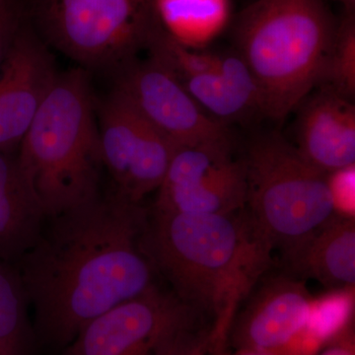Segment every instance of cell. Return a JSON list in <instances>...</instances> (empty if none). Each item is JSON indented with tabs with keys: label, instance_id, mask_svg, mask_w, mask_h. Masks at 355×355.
<instances>
[{
	"label": "cell",
	"instance_id": "obj_1",
	"mask_svg": "<svg viewBox=\"0 0 355 355\" xmlns=\"http://www.w3.org/2000/svg\"><path fill=\"white\" fill-rule=\"evenodd\" d=\"M46 220L14 266L37 336L64 349L89 322L156 286L157 270L147 252L141 203L111 190Z\"/></svg>",
	"mask_w": 355,
	"mask_h": 355
},
{
	"label": "cell",
	"instance_id": "obj_2",
	"mask_svg": "<svg viewBox=\"0 0 355 355\" xmlns=\"http://www.w3.org/2000/svg\"><path fill=\"white\" fill-rule=\"evenodd\" d=\"M146 248L172 292L211 326L212 354H222L238 312L272 265V242L246 209L153 212Z\"/></svg>",
	"mask_w": 355,
	"mask_h": 355
},
{
	"label": "cell",
	"instance_id": "obj_3",
	"mask_svg": "<svg viewBox=\"0 0 355 355\" xmlns=\"http://www.w3.org/2000/svg\"><path fill=\"white\" fill-rule=\"evenodd\" d=\"M16 162L46 219L100 195L104 167L95 100L85 70L58 73L21 141Z\"/></svg>",
	"mask_w": 355,
	"mask_h": 355
},
{
	"label": "cell",
	"instance_id": "obj_4",
	"mask_svg": "<svg viewBox=\"0 0 355 355\" xmlns=\"http://www.w3.org/2000/svg\"><path fill=\"white\" fill-rule=\"evenodd\" d=\"M336 24L324 0H257L238 15L236 53L259 84L263 114L284 120L317 88Z\"/></svg>",
	"mask_w": 355,
	"mask_h": 355
},
{
	"label": "cell",
	"instance_id": "obj_5",
	"mask_svg": "<svg viewBox=\"0 0 355 355\" xmlns=\"http://www.w3.org/2000/svg\"><path fill=\"white\" fill-rule=\"evenodd\" d=\"M243 160L246 209L282 254L338 216L327 174L311 165L279 133L256 137Z\"/></svg>",
	"mask_w": 355,
	"mask_h": 355
},
{
	"label": "cell",
	"instance_id": "obj_6",
	"mask_svg": "<svg viewBox=\"0 0 355 355\" xmlns=\"http://www.w3.org/2000/svg\"><path fill=\"white\" fill-rule=\"evenodd\" d=\"M155 0H28L46 44L87 69H118L146 49L158 24Z\"/></svg>",
	"mask_w": 355,
	"mask_h": 355
},
{
	"label": "cell",
	"instance_id": "obj_7",
	"mask_svg": "<svg viewBox=\"0 0 355 355\" xmlns=\"http://www.w3.org/2000/svg\"><path fill=\"white\" fill-rule=\"evenodd\" d=\"M103 167L112 191L141 203L157 191L177 147L116 89L96 106Z\"/></svg>",
	"mask_w": 355,
	"mask_h": 355
},
{
	"label": "cell",
	"instance_id": "obj_8",
	"mask_svg": "<svg viewBox=\"0 0 355 355\" xmlns=\"http://www.w3.org/2000/svg\"><path fill=\"white\" fill-rule=\"evenodd\" d=\"M116 70L114 88L175 146L233 148L227 125L205 113L157 60L135 58Z\"/></svg>",
	"mask_w": 355,
	"mask_h": 355
},
{
	"label": "cell",
	"instance_id": "obj_9",
	"mask_svg": "<svg viewBox=\"0 0 355 355\" xmlns=\"http://www.w3.org/2000/svg\"><path fill=\"white\" fill-rule=\"evenodd\" d=\"M246 169L232 149L177 147L157 190L153 212L228 214L246 209Z\"/></svg>",
	"mask_w": 355,
	"mask_h": 355
},
{
	"label": "cell",
	"instance_id": "obj_10",
	"mask_svg": "<svg viewBox=\"0 0 355 355\" xmlns=\"http://www.w3.org/2000/svg\"><path fill=\"white\" fill-rule=\"evenodd\" d=\"M198 316L174 292L154 286L89 322L60 355H153L170 334Z\"/></svg>",
	"mask_w": 355,
	"mask_h": 355
},
{
	"label": "cell",
	"instance_id": "obj_11",
	"mask_svg": "<svg viewBox=\"0 0 355 355\" xmlns=\"http://www.w3.org/2000/svg\"><path fill=\"white\" fill-rule=\"evenodd\" d=\"M57 76L46 43L27 17L0 69V150L20 146Z\"/></svg>",
	"mask_w": 355,
	"mask_h": 355
},
{
	"label": "cell",
	"instance_id": "obj_12",
	"mask_svg": "<svg viewBox=\"0 0 355 355\" xmlns=\"http://www.w3.org/2000/svg\"><path fill=\"white\" fill-rule=\"evenodd\" d=\"M313 299L305 284L293 277L266 280L245 301L229 338L238 349L277 355L307 324Z\"/></svg>",
	"mask_w": 355,
	"mask_h": 355
},
{
	"label": "cell",
	"instance_id": "obj_13",
	"mask_svg": "<svg viewBox=\"0 0 355 355\" xmlns=\"http://www.w3.org/2000/svg\"><path fill=\"white\" fill-rule=\"evenodd\" d=\"M299 105V153L318 170L330 174L355 165L354 101L317 87Z\"/></svg>",
	"mask_w": 355,
	"mask_h": 355
},
{
	"label": "cell",
	"instance_id": "obj_14",
	"mask_svg": "<svg viewBox=\"0 0 355 355\" xmlns=\"http://www.w3.org/2000/svg\"><path fill=\"white\" fill-rule=\"evenodd\" d=\"M284 258L292 272L331 291L354 287V217H333Z\"/></svg>",
	"mask_w": 355,
	"mask_h": 355
},
{
	"label": "cell",
	"instance_id": "obj_15",
	"mask_svg": "<svg viewBox=\"0 0 355 355\" xmlns=\"http://www.w3.org/2000/svg\"><path fill=\"white\" fill-rule=\"evenodd\" d=\"M46 220L26 188L16 157L0 150V261L15 266L37 241Z\"/></svg>",
	"mask_w": 355,
	"mask_h": 355
},
{
	"label": "cell",
	"instance_id": "obj_16",
	"mask_svg": "<svg viewBox=\"0 0 355 355\" xmlns=\"http://www.w3.org/2000/svg\"><path fill=\"white\" fill-rule=\"evenodd\" d=\"M154 7L161 27L188 46L202 33L211 34L221 27L227 17L228 0H155Z\"/></svg>",
	"mask_w": 355,
	"mask_h": 355
},
{
	"label": "cell",
	"instance_id": "obj_17",
	"mask_svg": "<svg viewBox=\"0 0 355 355\" xmlns=\"http://www.w3.org/2000/svg\"><path fill=\"white\" fill-rule=\"evenodd\" d=\"M28 308L19 273L0 261V355H28L34 331Z\"/></svg>",
	"mask_w": 355,
	"mask_h": 355
},
{
	"label": "cell",
	"instance_id": "obj_18",
	"mask_svg": "<svg viewBox=\"0 0 355 355\" xmlns=\"http://www.w3.org/2000/svg\"><path fill=\"white\" fill-rule=\"evenodd\" d=\"M354 311V287L331 289L330 293L313 299L309 319L301 331V336L315 349L321 352L352 327Z\"/></svg>",
	"mask_w": 355,
	"mask_h": 355
},
{
	"label": "cell",
	"instance_id": "obj_19",
	"mask_svg": "<svg viewBox=\"0 0 355 355\" xmlns=\"http://www.w3.org/2000/svg\"><path fill=\"white\" fill-rule=\"evenodd\" d=\"M317 87L330 89L354 101L355 12L343 11L338 20L335 37Z\"/></svg>",
	"mask_w": 355,
	"mask_h": 355
},
{
	"label": "cell",
	"instance_id": "obj_20",
	"mask_svg": "<svg viewBox=\"0 0 355 355\" xmlns=\"http://www.w3.org/2000/svg\"><path fill=\"white\" fill-rule=\"evenodd\" d=\"M178 80L205 113L225 125L249 114L219 71L195 74Z\"/></svg>",
	"mask_w": 355,
	"mask_h": 355
},
{
	"label": "cell",
	"instance_id": "obj_21",
	"mask_svg": "<svg viewBox=\"0 0 355 355\" xmlns=\"http://www.w3.org/2000/svg\"><path fill=\"white\" fill-rule=\"evenodd\" d=\"M153 355H214L211 327L203 318H195L170 334Z\"/></svg>",
	"mask_w": 355,
	"mask_h": 355
},
{
	"label": "cell",
	"instance_id": "obj_22",
	"mask_svg": "<svg viewBox=\"0 0 355 355\" xmlns=\"http://www.w3.org/2000/svg\"><path fill=\"white\" fill-rule=\"evenodd\" d=\"M219 73L249 113L263 114V96L251 70L237 53L220 55Z\"/></svg>",
	"mask_w": 355,
	"mask_h": 355
},
{
	"label": "cell",
	"instance_id": "obj_23",
	"mask_svg": "<svg viewBox=\"0 0 355 355\" xmlns=\"http://www.w3.org/2000/svg\"><path fill=\"white\" fill-rule=\"evenodd\" d=\"M327 180L336 214L354 217L355 165L327 174Z\"/></svg>",
	"mask_w": 355,
	"mask_h": 355
},
{
	"label": "cell",
	"instance_id": "obj_24",
	"mask_svg": "<svg viewBox=\"0 0 355 355\" xmlns=\"http://www.w3.org/2000/svg\"><path fill=\"white\" fill-rule=\"evenodd\" d=\"M27 17V7L21 0H3L0 3V69Z\"/></svg>",
	"mask_w": 355,
	"mask_h": 355
},
{
	"label": "cell",
	"instance_id": "obj_25",
	"mask_svg": "<svg viewBox=\"0 0 355 355\" xmlns=\"http://www.w3.org/2000/svg\"><path fill=\"white\" fill-rule=\"evenodd\" d=\"M318 355H355L354 333L352 327L329 343Z\"/></svg>",
	"mask_w": 355,
	"mask_h": 355
},
{
	"label": "cell",
	"instance_id": "obj_26",
	"mask_svg": "<svg viewBox=\"0 0 355 355\" xmlns=\"http://www.w3.org/2000/svg\"><path fill=\"white\" fill-rule=\"evenodd\" d=\"M338 3L342 4L343 11H349L355 12V0H335Z\"/></svg>",
	"mask_w": 355,
	"mask_h": 355
},
{
	"label": "cell",
	"instance_id": "obj_27",
	"mask_svg": "<svg viewBox=\"0 0 355 355\" xmlns=\"http://www.w3.org/2000/svg\"><path fill=\"white\" fill-rule=\"evenodd\" d=\"M218 355H270L268 354H265V352H256V350H249V349H238V352L234 354H225L222 352V354Z\"/></svg>",
	"mask_w": 355,
	"mask_h": 355
},
{
	"label": "cell",
	"instance_id": "obj_28",
	"mask_svg": "<svg viewBox=\"0 0 355 355\" xmlns=\"http://www.w3.org/2000/svg\"><path fill=\"white\" fill-rule=\"evenodd\" d=\"M2 1H3V0H0V3H1Z\"/></svg>",
	"mask_w": 355,
	"mask_h": 355
}]
</instances>
